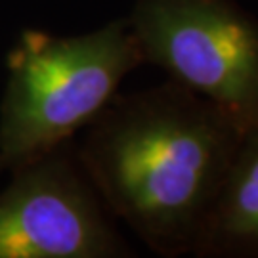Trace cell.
<instances>
[{
    "label": "cell",
    "mask_w": 258,
    "mask_h": 258,
    "mask_svg": "<svg viewBox=\"0 0 258 258\" xmlns=\"http://www.w3.org/2000/svg\"><path fill=\"white\" fill-rule=\"evenodd\" d=\"M83 130L75 155L111 216L155 254H194L245 130L172 79L115 94Z\"/></svg>",
    "instance_id": "1"
},
{
    "label": "cell",
    "mask_w": 258,
    "mask_h": 258,
    "mask_svg": "<svg viewBox=\"0 0 258 258\" xmlns=\"http://www.w3.org/2000/svg\"><path fill=\"white\" fill-rule=\"evenodd\" d=\"M144 65L126 18L73 37L27 29L8 54L0 103V170L69 144Z\"/></svg>",
    "instance_id": "2"
},
{
    "label": "cell",
    "mask_w": 258,
    "mask_h": 258,
    "mask_svg": "<svg viewBox=\"0 0 258 258\" xmlns=\"http://www.w3.org/2000/svg\"><path fill=\"white\" fill-rule=\"evenodd\" d=\"M144 65L161 67L241 130L258 126V18L235 0H134Z\"/></svg>",
    "instance_id": "3"
},
{
    "label": "cell",
    "mask_w": 258,
    "mask_h": 258,
    "mask_svg": "<svg viewBox=\"0 0 258 258\" xmlns=\"http://www.w3.org/2000/svg\"><path fill=\"white\" fill-rule=\"evenodd\" d=\"M128 245L69 144L14 170L0 194V258H124Z\"/></svg>",
    "instance_id": "4"
},
{
    "label": "cell",
    "mask_w": 258,
    "mask_h": 258,
    "mask_svg": "<svg viewBox=\"0 0 258 258\" xmlns=\"http://www.w3.org/2000/svg\"><path fill=\"white\" fill-rule=\"evenodd\" d=\"M194 256L258 258V126L241 136Z\"/></svg>",
    "instance_id": "5"
}]
</instances>
